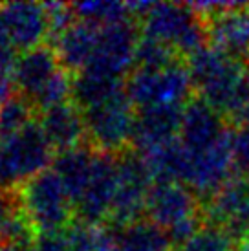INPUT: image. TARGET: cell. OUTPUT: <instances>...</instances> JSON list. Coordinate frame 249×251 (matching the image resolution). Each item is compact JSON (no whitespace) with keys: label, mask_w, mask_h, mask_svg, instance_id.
Returning a JSON list of instances; mask_svg holds the SVG:
<instances>
[{"label":"cell","mask_w":249,"mask_h":251,"mask_svg":"<svg viewBox=\"0 0 249 251\" xmlns=\"http://www.w3.org/2000/svg\"><path fill=\"white\" fill-rule=\"evenodd\" d=\"M187 66L201 101L225 121H249V63L215 46H203L187 59Z\"/></svg>","instance_id":"6da1fadb"},{"label":"cell","mask_w":249,"mask_h":251,"mask_svg":"<svg viewBox=\"0 0 249 251\" xmlns=\"http://www.w3.org/2000/svg\"><path fill=\"white\" fill-rule=\"evenodd\" d=\"M53 149L42 132L39 121L22 130L0 138V191H15L33 176L50 169Z\"/></svg>","instance_id":"7a4b0ae2"},{"label":"cell","mask_w":249,"mask_h":251,"mask_svg":"<svg viewBox=\"0 0 249 251\" xmlns=\"http://www.w3.org/2000/svg\"><path fill=\"white\" fill-rule=\"evenodd\" d=\"M145 216L180 248L201 227L198 195L178 181L154 183L147 196Z\"/></svg>","instance_id":"3957f363"},{"label":"cell","mask_w":249,"mask_h":251,"mask_svg":"<svg viewBox=\"0 0 249 251\" xmlns=\"http://www.w3.org/2000/svg\"><path fill=\"white\" fill-rule=\"evenodd\" d=\"M193 77L185 63L167 68H136L124 79V92L136 110L150 106H187L193 99Z\"/></svg>","instance_id":"277c9868"},{"label":"cell","mask_w":249,"mask_h":251,"mask_svg":"<svg viewBox=\"0 0 249 251\" xmlns=\"http://www.w3.org/2000/svg\"><path fill=\"white\" fill-rule=\"evenodd\" d=\"M141 31L187 59L205 46L207 37L203 17L194 7L181 4H152L141 19Z\"/></svg>","instance_id":"5b68a950"},{"label":"cell","mask_w":249,"mask_h":251,"mask_svg":"<svg viewBox=\"0 0 249 251\" xmlns=\"http://www.w3.org/2000/svg\"><path fill=\"white\" fill-rule=\"evenodd\" d=\"M19 195L29 224L39 233L64 231L72 224L74 202L51 167L26 181Z\"/></svg>","instance_id":"8992f818"},{"label":"cell","mask_w":249,"mask_h":251,"mask_svg":"<svg viewBox=\"0 0 249 251\" xmlns=\"http://www.w3.org/2000/svg\"><path fill=\"white\" fill-rule=\"evenodd\" d=\"M136 106L121 92L110 101L83 112L86 138L96 151L121 154L132 145V134L136 123Z\"/></svg>","instance_id":"52a82bcc"},{"label":"cell","mask_w":249,"mask_h":251,"mask_svg":"<svg viewBox=\"0 0 249 251\" xmlns=\"http://www.w3.org/2000/svg\"><path fill=\"white\" fill-rule=\"evenodd\" d=\"M119 185L112 203L108 226L124 227L141 220L147 209V196L154 185V180L143 156L138 151H124L118 154Z\"/></svg>","instance_id":"ba28073f"},{"label":"cell","mask_w":249,"mask_h":251,"mask_svg":"<svg viewBox=\"0 0 249 251\" xmlns=\"http://www.w3.org/2000/svg\"><path fill=\"white\" fill-rule=\"evenodd\" d=\"M139 37V29L132 19L99 28L96 51L84 70L116 79H123L124 75L128 77L132 66L136 64Z\"/></svg>","instance_id":"9c48e42d"},{"label":"cell","mask_w":249,"mask_h":251,"mask_svg":"<svg viewBox=\"0 0 249 251\" xmlns=\"http://www.w3.org/2000/svg\"><path fill=\"white\" fill-rule=\"evenodd\" d=\"M119 185L118 154L96 151L94 169L83 196L74 205L75 220L90 226H101L110 218L112 203Z\"/></svg>","instance_id":"30bf717a"},{"label":"cell","mask_w":249,"mask_h":251,"mask_svg":"<svg viewBox=\"0 0 249 251\" xmlns=\"http://www.w3.org/2000/svg\"><path fill=\"white\" fill-rule=\"evenodd\" d=\"M64 70L57 59V53L50 46L22 51L13 70V79L17 94L26 98L29 103L41 96L50 84L55 81Z\"/></svg>","instance_id":"8fae6325"},{"label":"cell","mask_w":249,"mask_h":251,"mask_svg":"<svg viewBox=\"0 0 249 251\" xmlns=\"http://www.w3.org/2000/svg\"><path fill=\"white\" fill-rule=\"evenodd\" d=\"M185 106H150L136 112L132 147L139 154L178 140Z\"/></svg>","instance_id":"7c38bea8"},{"label":"cell","mask_w":249,"mask_h":251,"mask_svg":"<svg viewBox=\"0 0 249 251\" xmlns=\"http://www.w3.org/2000/svg\"><path fill=\"white\" fill-rule=\"evenodd\" d=\"M225 119L200 98L193 99L183 110L180 143L187 152H200L229 136Z\"/></svg>","instance_id":"4fadbf2b"},{"label":"cell","mask_w":249,"mask_h":251,"mask_svg":"<svg viewBox=\"0 0 249 251\" xmlns=\"http://www.w3.org/2000/svg\"><path fill=\"white\" fill-rule=\"evenodd\" d=\"M7 37L17 50H28L42 46L41 42L48 39V13L44 4L35 2H9L2 6Z\"/></svg>","instance_id":"5bb4252c"},{"label":"cell","mask_w":249,"mask_h":251,"mask_svg":"<svg viewBox=\"0 0 249 251\" xmlns=\"http://www.w3.org/2000/svg\"><path fill=\"white\" fill-rule=\"evenodd\" d=\"M39 125L51 149L57 152L83 145L86 138L83 110L74 101H66L48 110H42L39 114Z\"/></svg>","instance_id":"9a60e30c"},{"label":"cell","mask_w":249,"mask_h":251,"mask_svg":"<svg viewBox=\"0 0 249 251\" xmlns=\"http://www.w3.org/2000/svg\"><path fill=\"white\" fill-rule=\"evenodd\" d=\"M209 213L229 235H240L249 231V178L231 180L211 200Z\"/></svg>","instance_id":"2e32d148"},{"label":"cell","mask_w":249,"mask_h":251,"mask_svg":"<svg viewBox=\"0 0 249 251\" xmlns=\"http://www.w3.org/2000/svg\"><path fill=\"white\" fill-rule=\"evenodd\" d=\"M207 37L213 46L231 55L249 51V11L242 4H231L218 13L207 17Z\"/></svg>","instance_id":"e0dca14e"},{"label":"cell","mask_w":249,"mask_h":251,"mask_svg":"<svg viewBox=\"0 0 249 251\" xmlns=\"http://www.w3.org/2000/svg\"><path fill=\"white\" fill-rule=\"evenodd\" d=\"M97 31L99 28L92 26L88 22L75 21L50 46L57 53L59 63L68 74L75 75L90 63L92 55L96 51Z\"/></svg>","instance_id":"ac0fdd59"},{"label":"cell","mask_w":249,"mask_h":251,"mask_svg":"<svg viewBox=\"0 0 249 251\" xmlns=\"http://www.w3.org/2000/svg\"><path fill=\"white\" fill-rule=\"evenodd\" d=\"M94 158H96V149L83 143V145H77L68 151L57 152L51 161V169L61 178L62 185L66 189L74 205L79 202V198L83 196L84 189L90 181Z\"/></svg>","instance_id":"d6986e66"},{"label":"cell","mask_w":249,"mask_h":251,"mask_svg":"<svg viewBox=\"0 0 249 251\" xmlns=\"http://www.w3.org/2000/svg\"><path fill=\"white\" fill-rule=\"evenodd\" d=\"M124 92V81L83 70L72 77V101L81 110H90Z\"/></svg>","instance_id":"ffe728a7"},{"label":"cell","mask_w":249,"mask_h":251,"mask_svg":"<svg viewBox=\"0 0 249 251\" xmlns=\"http://www.w3.org/2000/svg\"><path fill=\"white\" fill-rule=\"evenodd\" d=\"M114 229L119 251H169L173 248V242L165 231L147 218Z\"/></svg>","instance_id":"44dd1931"},{"label":"cell","mask_w":249,"mask_h":251,"mask_svg":"<svg viewBox=\"0 0 249 251\" xmlns=\"http://www.w3.org/2000/svg\"><path fill=\"white\" fill-rule=\"evenodd\" d=\"M72 9L75 13L77 21L88 22L96 28H104L116 22L132 19L128 4H123V2H108V0L77 2V4H72Z\"/></svg>","instance_id":"7402d4cb"},{"label":"cell","mask_w":249,"mask_h":251,"mask_svg":"<svg viewBox=\"0 0 249 251\" xmlns=\"http://www.w3.org/2000/svg\"><path fill=\"white\" fill-rule=\"evenodd\" d=\"M180 53L174 51L171 46H167L163 42L150 39V37L141 35L136 48V64L138 68H167L174 63H180Z\"/></svg>","instance_id":"603a6c76"},{"label":"cell","mask_w":249,"mask_h":251,"mask_svg":"<svg viewBox=\"0 0 249 251\" xmlns=\"http://www.w3.org/2000/svg\"><path fill=\"white\" fill-rule=\"evenodd\" d=\"M33 105L21 94H15L13 98L0 106V138L9 136L22 130L24 126L33 121Z\"/></svg>","instance_id":"cb8c5ba5"},{"label":"cell","mask_w":249,"mask_h":251,"mask_svg":"<svg viewBox=\"0 0 249 251\" xmlns=\"http://www.w3.org/2000/svg\"><path fill=\"white\" fill-rule=\"evenodd\" d=\"M233 237L220 226L200 227L181 246V251H231Z\"/></svg>","instance_id":"d4e9b609"},{"label":"cell","mask_w":249,"mask_h":251,"mask_svg":"<svg viewBox=\"0 0 249 251\" xmlns=\"http://www.w3.org/2000/svg\"><path fill=\"white\" fill-rule=\"evenodd\" d=\"M97 229H99V226H90V224H84L74 218L72 224L62 233L68 242L70 251H94Z\"/></svg>","instance_id":"484cf974"},{"label":"cell","mask_w":249,"mask_h":251,"mask_svg":"<svg viewBox=\"0 0 249 251\" xmlns=\"http://www.w3.org/2000/svg\"><path fill=\"white\" fill-rule=\"evenodd\" d=\"M233 163L242 178H249V121H244L231 136Z\"/></svg>","instance_id":"4316f807"},{"label":"cell","mask_w":249,"mask_h":251,"mask_svg":"<svg viewBox=\"0 0 249 251\" xmlns=\"http://www.w3.org/2000/svg\"><path fill=\"white\" fill-rule=\"evenodd\" d=\"M33 248L35 251H70L62 231L39 233L33 240Z\"/></svg>","instance_id":"83f0119b"},{"label":"cell","mask_w":249,"mask_h":251,"mask_svg":"<svg viewBox=\"0 0 249 251\" xmlns=\"http://www.w3.org/2000/svg\"><path fill=\"white\" fill-rule=\"evenodd\" d=\"M94 251H119L116 229L112 226H108V224L106 226H99Z\"/></svg>","instance_id":"f1b7e54d"},{"label":"cell","mask_w":249,"mask_h":251,"mask_svg":"<svg viewBox=\"0 0 249 251\" xmlns=\"http://www.w3.org/2000/svg\"><path fill=\"white\" fill-rule=\"evenodd\" d=\"M15 90H17V88H15L13 79L7 75H0V106L13 98Z\"/></svg>","instance_id":"f546056e"},{"label":"cell","mask_w":249,"mask_h":251,"mask_svg":"<svg viewBox=\"0 0 249 251\" xmlns=\"http://www.w3.org/2000/svg\"><path fill=\"white\" fill-rule=\"evenodd\" d=\"M0 251H35L31 240L28 242H11V244H4Z\"/></svg>","instance_id":"4dcf8cb0"},{"label":"cell","mask_w":249,"mask_h":251,"mask_svg":"<svg viewBox=\"0 0 249 251\" xmlns=\"http://www.w3.org/2000/svg\"><path fill=\"white\" fill-rule=\"evenodd\" d=\"M11 46V41L7 37V29H6V22H4V13H2V6H0V50Z\"/></svg>","instance_id":"1f68e13d"}]
</instances>
